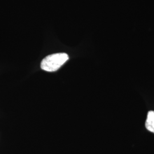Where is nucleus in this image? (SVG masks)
Returning <instances> with one entry per match:
<instances>
[{
	"label": "nucleus",
	"mask_w": 154,
	"mask_h": 154,
	"mask_svg": "<svg viewBox=\"0 0 154 154\" xmlns=\"http://www.w3.org/2000/svg\"><path fill=\"white\" fill-rule=\"evenodd\" d=\"M68 60L69 56L65 53H55L48 55L41 62V67L46 72H55Z\"/></svg>",
	"instance_id": "f257e3e1"
},
{
	"label": "nucleus",
	"mask_w": 154,
	"mask_h": 154,
	"mask_svg": "<svg viewBox=\"0 0 154 154\" xmlns=\"http://www.w3.org/2000/svg\"><path fill=\"white\" fill-rule=\"evenodd\" d=\"M146 128L151 132L154 133V111H149L147 114V117L145 123Z\"/></svg>",
	"instance_id": "f03ea898"
}]
</instances>
